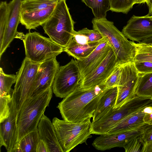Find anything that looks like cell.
I'll return each instance as SVG.
<instances>
[{
    "mask_svg": "<svg viewBox=\"0 0 152 152\" xmlns=\"http://www.w3.org/2000/svg\"><path fill=\"white\" fill-rule=\"evenodd\" d=\"M107 88L104 82L86 88L79 86L58 104L57 107L63 120L78 122L92 118Z\"/></svg>",
    "mask_w": 152,
    "mask_h": 152,
    "instance_id": "6da1fadb",
    "label": "cell"
},
{
    "mask_svg": "<svg viewBox=\"0 0 152 152\" xmlns=\"http://www.w3.org/2000/svg\"><path fill=\"white\" fill-rule=\"evenodd\" d=\"M52 87L26 99L18 112L17 143L26 135L37 129L40 119L52 96Z\"/></svg>",
    "mask_w": 152,
    "mask_h": 152,
    "instance_id": "7a4b0ae2",
    "label": "cell"
},
{
    "mask_svg": "<svg viewBox=\"0 0 152 152\" xmlns=\"http://www.w3.org/2000/svg\"><path fill=\"white\" fill-rule=\"evenodd\" d=\"M94 29L99 32L108 42L116 57L117 65L133 62L136 49L132 41L119 31L113 22L106 18L92 20Z\"/></svg>",
    "mask_w": 152,
    "mask_h": 152,
    "instance_id": "3957f363",
    "label": "cell"
},
{
    "mask_svg": "<svg viewBox=\"0 0 152 152\" xmlns=\"http://www.w3.org/2000/svg\"><path fill=\"white\" fill-rule=\"evenodd\" d=\"M75 23L66 0H60L52 15L44 24L43 29L53 42L64 48L73 37Z\"/></svg>",
    "mask_w": 152,
    "mask_h": 152,
    "instance_id": "277c9868",
    "label": "cell"
},
{
    "mask_svg": "<svg viewBox=\"0 0 152 152\" xmlns=\"http://www.w3.org/2000/svg\"><path fill=\"white\" fill-rule=\"evenodd\" d=\"M91 118L71 122L54 117L52 120L58 139L63 152H69L92 137Z\"/></svg>",
    "mask_w": 152,
    "mask_h": 152,
    "instance_id": "5b68a950",
    "label": "cell"
},
{
    "mask_svg": "<svg viewBox=\"0 0 152 152\" xmlns=\"http://www.w3.org/2000/svg\"><path fill=\"white\" fill-rule=\"evenodd\" d=\"M146 97L136 96L119 109L111 110L103 117L92 122L91 134H106L116 124L126 117L141 110L150 105Z\"/></svg>",
    "mask_w": 152,
    "mask_h": 152,
    "instance_id": "8992f818",
    "label": "cell"
},
{
    "mask_svg": "<svg viewBox=\"0 0 152 152\" xmlns=\"http://www.w3.org/2000/svg\"><path fill=\"white\" fill-rule=\"evenodd\" d=\"M22 40L26 57L34 63H41L63 51V48L36 32L27 33Z\"/></svg>",
    "mask_w": 152,
    "mask_h": 152,
    "instance_id": "52a82bcc",
    "label": "cell"
},
{
    "mask_svg": "<svg viewBox=\"0 0 152 152\" xmlns=\"http://www.w3.org/2000/svg\"><path fill=\"white\" fill-rule=\"evenodd\" d=\"M41 63H34L25 57L18 71L12 97L18 112L25 101L33 94L35 81Z\"/></svg>",
    "mask_w": 152,
    "mask_h": 152,
    "instance_id": "ba28073f",
    "label": "cell"
},
{
    "mask_svg": "<svg viewBox=\"0 0 152 152\" xmlns=\"http://www.w3.org/2000/svg\"><path fill=\"white\" fill-rule=\"evenodd\" d=\"M81 74L76 60L72 59L66 65L59 67L52 85L55 96L64 98L79 85Z\"/></svg>",
    "mask_w": 152,
    "mask_h": 152,
    "instance_id": "9c48e42d",
    "label": "cell"
},
{
    "mask_svg": "<svg viewBox=\"0 0 152 152\" xmlns=\"http://www.w3.org/2000/svg\"><path fill=\"white\" fill-rule=\"evenodd\" d=\"M121 77L118 85V94L113 110L119 109L136 96L140 74L134 62L122 65Z\"/></svg>",
    "mask_w": 152,
    "mask_h": 152,
    "instance_id": "30bf717a",
    "label": "cell"
},
{
    "mask_svg": "<svg viewBox=\"0 0 152 152\" xmlns=\"http://www.w3.org/2000/svg\"><path fill=\"white\" fill-rule=\"evenodd\" d=\"M122 32L132 41L142 42L152 38V15H133L124 26Z\"/></svg>",
    "mask_w": 152,
    "mask_h": 152,
    "instance_id": "8fae6325",
    "label": "cell"
},
{
    "mask_svg": "<svg viewBox=\"0 0 152 152\" xmlns=\"http://www.w3.org/2000/svg\"><path fill=\"white\" fill-rule=\"evenodd\" d=\"M148 125L145 123L137 129L124 132L100 135L94 140L92 145L96 149L102 151L123 147L132 139L141 135Z\"/></svg>",
    "mask_w": 152,
    "mask_h": 152,
    "instance_id": "7c38bea8",
    "label": "cell"
},
{
    "mask_svg": "<svg viewBox=\"0 0 152 152\" xmlns=\"http://www.w3.org/2000/svg\"><path fill=\"white\" fill-rule=\"evenodd\" d=\"M9 116L0 123V148L3 146L7 152H12L18 143V112L15 101L12 97L10 103Z\"/></svg>",
    "mask_w": 152,
    "mask_h": 152,
    "instance_id": "4fadbf2b",
    "label": "cell"
},
{
    "mask_svg": "<svg viewBox=\"0 0 152 152\" xmlns=\"http://www.w3.org/2000/svg\"><path fill=\"white\" fill-rule=\"evenodd\" d=\"M117 65L116 56L111 48L102 63L80 80L79 87L82 88H88L104 82Z\"/></svg>",
    "mask_w": 152,
    "mask_h": 152,
    "instance_id": "5bb4252c",
    "label": "cell"
},
{
    "mask_svg": "<svg viewBox=\"0 0 152 152\" xmlns=\"http://www.w3.org/2000/svg\"><path fill=\"white\" fill-rule=\"evenodd\" d=\"M23 0H12L8 3V15L7 25L2 43L0 44V58L18 32L20 22L21 7Z\"/></svg>",
    "mask_w": 152,
    "mask_h": 152,
    "instance_id": "9a60e30c",
    "label": "cell"
},
{
    "mask_svg": "<svg viewBox=\"0 0 152 152\" xmlns=\"http://www.w3.org/2000/svg\"><path fill=\"white\" fill-rule=\"evenodd\" d=\"M56 57L41 63L37 74L32 96L37 95L52 85L59 68Z\"/></svg>",
    "mask_w": 152,
    "mask_h": 152,
    "instance_id": "2e32d148",
    "label": "cell"
},
{
    "mask_svg": "<svg viewBox=\"0 0 152 152\" xmlns=\"http://www.w3.org/2000/svg\"><path fill=\"white\" fill-rule=\"evenodd\" d=\"M111 47L104 38L87 57L76 60L81 74V80L91 73L103 61Z\"/></svg>",
    "mask_w": 152,
    "mask_h": 152,
    "instance_id": "e0dca14e",
    "label": "cell"
},
{
    "mask_svg": "<svg viewBox=\"0 0 152 152\" xmlns=\"http://www.w3.org/2000/svg\"><path fill=\"white\" fill-rule=\"evenodd\" d=\"M37 129L39 139L46 143L49 152H63L52 122L44 114L38 124Z\"/></svg>",
    "mask_w": 152,
    "mask_h": 152,
    "instance_id": "ac0fdd59",
    "label": "cell"
},
{
    "mask_svg": "<svg viewBox=\"0 0 152 152\" xmlns=\"http://www.w3.org/2000/svg\"><path fill=\"white\" fill-rule=\"evenodd\" d=\"M57 4L47 8L20 13V23L29 30L44 25L52 15Z\"/></svg>",
    "mask_w": 152,
    "mask_h": 152,
    "instance_id": "d6986e66",
    "label": "cell"
},
{
    "mask_svg": "<svg viewBox=\"0 0 152 152\" xmlns=\"http://www.w3.org/2000/svg\"><path fill=\"white\" fill-rule=\"evenodd\" d=\"M117 86L107 88L99 102L92 122L103 117L113 109L118 94Z\"/></svg>",
    "mask_w": 152,
    "mask_h": 152,
    "instance_id": "ffe728a7",
    "label": "cell"
},
{
    "mask_svg": "<svg viewBox=\"0 0 152 152\" xmlns=\"http://www.w3.org/2000/svg\"><path fill=\"white\" fill-rule=\"evenodd\" d=\"M144 109L124 118L116 124L106 134L124 132L137 129L146 123L143 120L146 113Z\"/></svg>",
    "mask_w": 152,
    "mask_h": 152,
    "instance_id": "44dd1931",
    "label": "cell"
},
{
    "mask_svg": "<svg viewBox=\"0 0 152 152\" xmlns=\"http://www.w3.org/2000/svg\"><path fill=\"white\" fill-rule=\"evenodd\" d=\"M102 41L82 44L76 42L72 39L67 46L63 48V51L77 60H82L88 56Z\"/></svg>",
    "mask_w": 152,
    "mask_h": 152,
    "instance_id": "7402d4cb",
    "label": "cell"
},
{
    "mask_svg": "<svg viewBox=\"0 0 152 152\" xmlns=\"http://www.w3.org/2000/svg\"><path fill=\"white\" fill-rule=\"evenodd\" d=\"M39 140L37 129L25 136L17 144L12 152H36Z\"/></svg>",
    "mask_w": 152,
    "mask_h": 152,
    "instance_id": "603a6c76",
    "label": "cell"
},
{
    "mask_svg": "<svg viewBox=\"0 0 152 152\" xmlns=\"http://www.w3.org/2000/svg\"><path fill=\"white\" fill-rule=\"evenodd\" d=\"M92 10L94 18L98 19L106 18L107 12L110 10L109 0H82Z\"/></svg>",
    "mask_w": 152,
    "mask_h": 152,
    "instance_id": "cb8c5ba5",
    "label": "cell"
},
{
    "mask_svg": "<svg viewBox=\"0 0 152 152\" xmlns=\"http://www.w3.org/2000/svg\"><path fill=\"white\" fill-rule=\"evenodd\" d=\"M136 90V96L151 98L152 96V72L140 74Z\"/></svg>",
    "mask_w": 152,
    "mask_h": 152,
    "instance_id": "d4e9b609",
    "label": "cell"
},
{
    "mask_svg": "<svg viewBox=\"0 0 152 152\" xmlns=\"http://www.w3.org/2000/svg\"><path fill=\"white\" fill-rule=\"evenodd\" d=\"M60 0H23L21 7V13L49 7L57 4Z\"/></svg>",
    "mask_w": 152,
    "mask_h": 152,
    "instance_id": "484cf974",
    "label": "cell"
},
{
    "mask_svg": "<svg viewBox=\"0 0 152 152\" xmlns=\"http://www.w3.org/2000/svg\"><path fill=\"white\" fill-rule=\"evenodd\" d=\"M132 42L136 49L134 62L147 61L152 63V46L141 42L135 43L132 41Z\"/></svg>",
    "mask_w": 152,
    "mask_h": 152,
    "instance_id": "4316f807",
    "label": "cell"
},
{
    "mask_svg": "<svg viewBox=\"0 0 152 152\" xmlns=\"http://www.w3.org/2000/svg\"><path fill=\"white\" fill-rule=\"evenodd\" d=\"M16 80V75L7 74L0 67V96L10 95L11 87Z\"/></svg>",
    "mask_w": 152,
    "mask_h": 152,
    "instance_id": "83f0119b",
    "label": "cell"
},
{
    "mask_svg": "<svg viewBox=\"0 0 152 152\" xmlns=\"http://www.w3.org/2000/svg\"><path fill=\"white\" fill-rule=\"evenodd\" d=\"M112 12L127 13L135 4V0H109Z\"/></svg>",
    "mask_w": 152,
    "mask_h": 152,
    "instance_id": "f1b7e54d",
    "label": "cell"
},
{
    "mask_svg": "<svg viewBox=\"0 0 152 152\" xmlns=\"http://www.w3.org/2000/svg\"><path fill=\"white\" fill-rule=\"evenodd\" d=\"M8 15V3L1 1L0 4V44L3 41L6 30Z\"/></svg>",
    "mask_w": 152,
    "mask_h": 152,
    "instance_id": "f546056e",
    "label": "cell"
},
{
    "mask_svg": "<svg viewBox=\"0 0 152 152\" xmlns=\"http://www.w3.org/2000/svg\"><path fill=\"white\" fill-rule=\"evenodd\" d=\"M11 98V95L0 96V123L9 116L10 109V103Z\"/></svg>",
    "mask_w": 152,
    "mask_h": 152,
    "instance_id": "4dcf8cb0",
    "label": "cell"
},
{
    "mask_svg": "<svg viewBox=\"0 0 152 152\" xmlns=\"http://www.w3.org/2000/svg\"><path fill=\"white\" fill-rule=\"evenodd\" d=\"M121 66L117 65L112 73L104 81V83L107 88L118 86L121 75Z\"/></svg>",
    "mask_w": 152,
    "mask_h": 152,
    "instance_id": "1f68e13d",
    "label": "cell"
},
{
    "mask_svg": "<svg viewBox=\"0 0 152 152\" xmlns=\"http://www.w3.org/2000/svg\"><path fill=\"white\" fill-rule=\"evenodd\" d=\"M143 146L140 135L132 139L123 148L126 152H141Z\"/></svg>",
    "mask_w": 152,
    "mask_h": 152,
    "instance_id": "d6a6232c",
    "label": "cell"
},
{
    "mask_svg": "<svg viewBox=\"0 0 152 152\" xmlns=\"http://www.w3.org/2000/svg\"><path fill=\"white\" fill-rule=\"evenodd\" d=\"M134 62L139 74L152 72V62L147 61H136Z\"/></svg>",
    "mask_w": 152,
    "mask_h": 152,
    "instance_id": "836d02e7",
    "label": "cell"
},
{
    "mask_svg": "<svg viewBox=\"0 0 152 152\" xmlns=\"http://www.w3.org/2000/svg\"><path fill=\"white\" fill-rule=\"evenodd\" d=\"M140 137L143 144L152 141V124L146 127Z\"/></svg>",
    "mask_w": 152,
    "mask_h": 152,
    "instance_id": "e575fe53",
    "label": "cell"
},
{
    "mask_svg": "<svg viewBox=\"0 0 152 152\" xmlns=\"http://www.w3.org/2000/svg\"><path fill=\"white\" fill-rule=\"evenodd\" d=\"M36 152H49L46 144L42 140L39 139L37 145Z\"/></svg>",
    "mask_w": 152,
    "mask_h": 152,
    "instance_id": "d590c367",
    "label": "cell"
},
{
    "mask_svg": "<svg viewBox=\"0 0 152 152\" xmlns=\"http://www.w3.org/2000/svg\"><path fill=\"white\" fill-rule=\"evenodd\" d=\"M141 152H152V141L143 144Z\"/></svg>",
    "mask_w": 152,
    "mask_h": 152,
    "instance_id": "8d00e7d4",
    "label": "cell"
},
{
    "mask_svg": "<svg viewBox=\"0 0 152 152\" xmlns=\"http://www.w3.org/2000/svg\"><path fill=\"white\" fill-rule=\"evenodd\" d=\"M151 107L152 108V105ZM143 120L148 125L152 124V112L150 113H146L144 117Z\"/></svg>",
    "mask_w": 152,
    "mask_h": 152,
    "instance_id": "74e56055",
    "label": "cell"
},
{
    "mask_svg": "<svg viewBox=\"0 0 152 152\" xmlns=\"http://www.w3.org/2000/svg\"><path fill=\"white\" fill-rule=\"evenodd\" d=\"M151 0H136L135 4L146 3L149 7L151 2Z\"/></svg>",
    "mask_w": 152,
    "mask_h": 152,
    "instance_id": "f35d334b",
    "label": "cell"
},
{
    "mask_svg": "<svg viewBox=\"0 0 152 152\" xmlns=\"http://www.w3.org/2000/svg\"><path fill=\"white\" fill-rule=\"evenodd\" d=\"M141 42L152 45V38Z\"/></svg>",
    "mask_w": 152,
    "mask_h": 152,
    "instance_id": "ab89813d",
    "label": "cell"
},
{
    "mask_svg": "<svg viewBox=\"0 0 152 152\" xmlns=\"http://www.w3.org/2000/svg\"><path fill=\"white\" fill-rule=\"evenodd\" d=\"M149 8V12L148 14L150 15L152 14V0H151V4L150 6L148 7Z\"/></svg>",
    "mask_w": 152,
    "mask_h": 152,
    "instance_id": "60d3db41",
    "label": "cell"
},
{
    "mask_svg": "<svg viewBox=\"0 0 152 152\" xmlns=\"http://www.w3.org/2000/svg\"><path fill=\"white\" fill-rule=\"evenodd\" d=\"M151 98L152 99V96L151 97Z\"/></svg>",
    "mask_w": 152,
    "mask_h": 152,
    "instance_id": "b9f144b4",
    "label": "cell"
},
{
    "mask_svg": "<svg viewBox=\"0 0 152 152\" xmlns=\"http://www.w3.org/2000/svg\"><path fill=\"white\" fill-rule=\"evenodd\" d=\"M151 45V46H152V45Z\"/></svg>",
    "mask_w": 152,
    "mask_h": 152,
    "instance_id": "7bdbcfd3",
    "label": "cell"
},
{
    "mask_svg": "<svg viewBox=\"0 0 152 152\" xmlns=\"http://www.w3.org/2000/svg\"><path fill=\"white\" fill-rule=\"evenodd\" d=\"M151 15H152V14Z\"/></svg>",
    "mask_w": 152,
    "mask_h": 152,
    "instance_id": "ee69618b",
    "label": "cell"
},
{
    "mask_svg": "<svg viewBox=\"0 0 152 152\" xmlns=\"http://www.w3.org/2000/svg\"></svg>",
    "mask_w": 152,
    "mask_h": 152,
    "instance_id": "f6af8a7d",
    "label": "cell"
}]
</instances>
